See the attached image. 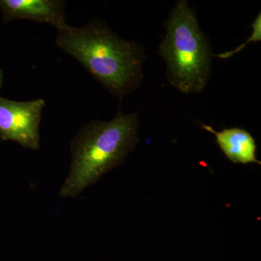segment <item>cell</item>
Here are the masks:
<instances>
[{
	"label": "cell",
	"instance_id": "5b68a950",
	"mask_svg": "<svg viewBox=\"0 0 261 261\" xmlns=\"http://www.w3.org/2000/svg\"><path fill=\"white\" fill-rule=\"evenodd\" d=\"M63 0H0V9L5 23L27 20L48 23L57 30L66 25Z\"/></svg>",
	"mask_w": 261,
	"mask_h": 261
},
{
	"label": "cell",
	"instance_id": "6da1fadb",
	"mask_svg": "<svg viewBox=\"0 0 261 261\" xmlns=\"http://www.w3.org/2000/svg\"><path fill=\"white\" fill-rule=\"evenodd\" d=\"M56 44L83 65L101 85L122 99L138 88L145 54L136 42L118 37L101 20L58 30Z\"/></svg>",
	"mask_w": 261,
	"mask_h": 261
},
{
	"label": "cell",
	"instance_id": "ba28073f",
	"mask_svg": "<svg viewBox=\"0 0 261 261\" xmlns=\"http://www.w3.org/2000/svg\"><path fill=\"white\" fill-rule=\"evenodd\" d=\"M3 82H4V73H3V70L0 68V89L3 87Z\"/></svg>",
	"mask_w": 261,
	"mask_h": 261
},
{
	"label": "cell",
	"instance_id": "3957f363",
	"mask_svg": "<svg viewBox=\"0 0 261 261\" xmlns=\"http://www.w3.org/2000/svg\"><path fill=\"white\" fill-rule=\"evenodd\" d=\"M166 28L159 54L166 62L170 83L182 93H200L210 79L211 48L187 1L176 3Z\"/></svg>",
	"mask_w": 261,
	"mask_h": 261
},
{
	"label": "cell",
	"instance_id": "8992f818",
	"mask_svg": "<svg viewBox=\"0 0 261 261\" xmlns=\"http://www.w3.org/2000/svg\"><path fill=\"white\" fill-rule=\"evenodd\" d=\"M207 132L214 134L216 142L226 157L233 163H257V146L252 136L247 130L240 128H225L216 132L212 126L202 125Z\"/></svg>",
	"mask_w": 261,
	"mask_h": 261
},
{
	"label": "cell",
	"instance_id": "277c9868",
	"mask_svg": "<svg viewBox=\"0 0 261 261\" xmlns=\"http://www.w3.org/2000/svg\"><path fill=\"white\" fill-rule=\"evenodd\" d=\"M43 99L11 100L0 96V138L13 141L25 148H40L39 125L45 107Z\"/></svg>",
	"mask_w": 261,
	"mask_h": 261
},
{
	"label": "cell",
	"instance_id": "7a4b0ae2",
	"mask_svg": "<svg viewBox=\"0 0 261 261\" xmlns=\"http://www.w3.org/2000/svg\"><path fill=\"white\" fill-rule=\"evenodd\" d=\"M138 128L137 113L121 109L111 121L93 120L82 126L70 144L71 163L62 197H76L123 163L138 143Z\"/></svg>",
	"mask_w": 261,
	"mask_h": 261
},
{
	"label": "cell",
	"instance_id": "52a82bcc",
	"mask_svg": "<svg viewBox=\"0 0 261 261\" xmlns=\"http://www.w3.org/2000/svg\"><path fill=\"white\" fill-rule=\"evenodd\" d=\"M252 34L250 37L248 38L247 42L244 43V44L240 45V47L237 48L234 50H231L230 51H226V53H221V54L218 55L217 57H219V58H222V59H225V58H231L233 56H234L235 54L238 53L239 51L242 50V49H244L246 46L248 42H258V41H260L261 39V15L260 13H259V15H257L256 18L255 19V21L253 22V23L252 24Z\"/></svg>",
	"mask_w": 261,
	"mask_h": 261
}]
</instances>
